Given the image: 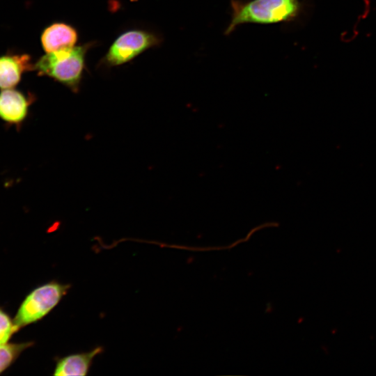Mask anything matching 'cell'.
<instances>
[{
    "mask_svg": "<svg viewBox=\"0 0 376 376\" xmlns=\"http://www.w3.org/2000/svg\"><path fill=\"white\" fill-rule=\"evenodd\" d=\"M230 6L231 19L225 35L246 23L269 24L293 21L302 8L299 0H231Z\"/></svg>",
    "mask_w": 376,
    "mask_h": 376,
    "instance_id": "cell-1",
    "label": "cell"
},
{
    "mask_svg": "<svg viewBox=\"0 0 376 376\" xmlns=\"http://www.w3.org/2000/svg\"><path fill=\"white\" fill-rule=\"evenodd\" d=\"M89 44L46 53L34 64L39 75L49 77L77 92L85 67Z\"/></svg>",
    "mask_w": 376,
    "mask_h": 376,
    "instance_id": "cell-2",
    "label": "cell"
},
{
    "mask_svg": "<svg viewBox=\"0 0 376 376\" xmlns=\"http://www.w3.org/2000/svg\"><path fill=\"white\" fill-rule=\"evenodd\" d=\"M70 288L68 283L52 281L34 289L22 302L14 319L16 330L45 316L57 306Z\"/></svg>",
    "mask_w": 376,
    "mask_h": 376,
    "instance_id": "cell-3",
    "label": "cell"
},
{
    "mask_svg": "<svg viewBox=\"0 0 376 376\" xmlns=\"http://www.w3.org/2000/svg\"><path fill=\"white\" fill-rule=\"evenodd\" d=\"M159 39L155 34L143 30H131L119 36L110 46L103 58L107 66L125 63L157 45Z\"/></svg>",
    "mask_w": 376,
    "mask_h": 376,
    "instance_id": "cell-4",
    "label": "cell"
},
{
    "mask_svg": "<svg viewBox=\"0 0 376 376\" xmlns=\"http://www.w3.org/2000/svg\"><path fill=\"white\" fill-rule=\"evenodd\" d=\"M34 69L31 56L27 54L8 52L0 56V88H15L22 75Z\"/></svg>",
    "mask_w": 376,
    "mask_h": 376,
    "instance_id": "cell-5",
    "label": "cell"
},
{
    "mask_svg": "<svg viewBox=\"0 0 376 376\" xmlns=\"http://www.w3.org/2000/svg\"><path fill=\"white\" fill-rule=\"evenodd\" d=\"M30 99L22 91L13 88L0 92V118L9 125H19L26 118Z\"/></svg>",
    "mask_w": 376,
    "mask_h": 376,
    "instance_id": "cell-6",
    "label": "cell"
},
{
    "mask_svg": "<svg viewBox=\"0 0 376 376\" xmlns=\"http://www.w3.org/2000/svg\"><path fill=\"white\" fill-rule=\"evenodd\" d=\"M77 38V32L73 26L55 22L43 29L40 42L44 51L49 53L75 47Z\"/></svg>",
    "mask_w": 376,
    "mask_h": 376,
    "instance_id": "cell-7",
    "label": "cell"
},
{
    "mask_svg": "<svg viewBox=\"0 0 376 376\" xmlns=\"http://www.w3.org/2000/svg\"><path fill=\"white\" fill-rule=\"evenodd\" d=\"M103 351L102 347H97L89 352L66 355L57 360L54 375L56 376H84L88 373L93 359Z\"/></svg>",
    "mask_w": 376,
    "mask_h": 376,
    "instance_id": "cell-8",
    "label": "cell"
},
{
    "mask_svg": "<svg viewBox=\"0 0 376 376\" xmlns=\"http://www.w3.org/2000/svg\"><path fill=\"white\" fill-rule=\"evenodd\" d=\"M30 343L0 344V373L3 371L14 359Z\"/></svg>",
    "mask_w": 376,
    "mask_h": 376,
    "instance_id": "cell-9",
    "label": "cell"
},
{
    "mask_svg": "<svg viewBox=\"0 0 376 376\" xmlns=\"http://www.w3.org/2000/svg\"><path fill=\"white\" fill-rule=\"evenodd\" d=\"M16 331L8 316L0 310V344L6 343L10 336Z\"/></svg>",
    "mask_w": 376,
    "mask_h": 376,
    "instance_id": "cell-10",
    "label": "cell"
}]
</instances>
